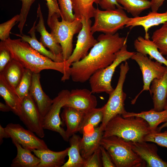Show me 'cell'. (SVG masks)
I'll use <instances>...</instances> for the list:
<instances>
[{
    "mask_svg": "<svg viewBox=\"0 0 167 167\" xmlns=\"http://www.w3.org/2000/svg\"><path fill=\"white\" fill-rule=\"evenodd\" d=\"M59 18L57 14H54L47 23L52 35L62 47L63 58L65 61L73 52L74 36L80 31L82 24L81 19L76 18L71 22L62 19L60 21Z\"/></svg>",
    "mask_w": 167,
    "mask_h": 167,
    "instance_id": "obj_5",
    "label": "cell"
},
{
    "mask_svg": "<svg viewBox=\"0 0 167 167\" xmlns=\"http://www.w3.org/2000/svg\"><path fill=\"white\" fill-rule=\"evenodd\" d=\"M10 137L6 131L5 127L3 128L0 125V144H1L3 142V139L8 138Z\"/></svg>",
    "mask_w": 167,
    "mask_h": 167,
    "instance_id": "obj_45",
    "label": "cell"
},
{
    "mask_svg": "<svg viewBox=\"0 0 167 167\" xmlns=\"http://www.w3.org/2000/svg\"><path fill=\"white\" fill-rule=\"evenodd\" d=\"M165 0H151V8L153 11H157Z\"/></svg>",
    "mask_w": 167,
    "mask_h": 167,
    "instance_id": "obj_44",
    "label": "cell"
},
{
    "mask_svg": "<svg viewBox=\"0 0 167 167\" xmlns=\"http://www.w3.org/2000/svg\"><path fill=\"white\" fill-rule=\"evenodd\" d=\"M150 93L152 96L153 109L156 111L164 110L167 99V67L163 75L160 78H155L151 82Z\"/></svg>",
    "mask_w": 167,
    "mask_h": 167,
    "instance_id": "obj_19",
    "label": "cell"
},
{
    "mask_svg": "<svg viewBox=\"0 0 167 167\" xmlns=\"http://www.w3.org/2000/svg\"><path fill=\"white\" fill-rule=\"evenodd\" d=\"M144 140L152 142L160 146L167 148V131L161 132L156 131H151L145 136Z\"/></svg>",
    "mask_w": 167,
    "mask_h": 167,
    "instance_id": "obj_36",
    "label": "cell"
},
{
    "mask_svg": "<svg viewBox=\"0 0 167 167\" xmlns=\"http://www.w3.org/2000/svg\"><path fill=\"white\" fill-rule=\"evenodd\" d=\"M17 150L16 156L13 159L11 167H38L40 159L32 151L23 148L16 142L12 141Z\"/></svg>",
    "mask_w": 167,
    "mask_h": 167,
    "instance_id": "obj_27",
    "label": "cell"
},
{
    "mask_svg": "<svg viewBox=\"0 0 167 167\" xmlns=\"http://www.w3.org/2000/svg\"><path fill=\"white\" fill-rule=\"evenodd\" d=\"M103 107L95 108L85 113L81 130L79 132L88 131L98 126L102 122L104 116Z\"/></svg>",
    "mask_w": 167,
    "mask_h": 167,
    "instance_id": "obj_31",
    "label": "cell"
},
{
    "mask_svg": "<svg viewBox=\"0 0 167 167\" xmlns=\"http://www.w3.org/2000/svg\"><path fill=\"white\" fill-rule=\"evenodd\" d=\"M0 110L4 112H9L11 111L10 107L6 104H4L2 102H0Z\"/></svg>",
    "mask_w": 167,
    "mask_h": 167,
    "instance_id": "obj_46",
    "label": "cell"
},
{
    "mask_svg": "<svg viewBox=\"0 0 167 167\" xmlns=\"http://www.w3.org/2000/svg\"><path fill=\"white\" fill-rule=\"evenodd\" d=\"M40 73H33L29 94L43 118L50 109L53 100L43 91L40 81Z\"/></svg>",
    "mask_w": 167,
    "mask_h": 167,
    "instance_id": "obj_16",
    "label": "cell"
},
{
    "mask_svg": "<svg viewBox=\"0 0 167 167\" xmlns=\"http://www.w3.org/2000/svg\"><path fill=\"white\" fill-rule=\"evenodd\" d=\"M48 7V13L47 21H49L52 16L54 14H57L59 18L61 12L57 0H45Z\"/></svg>",
    "mask_w": 167,
    "mask_h": 167,
    "instance_id": "obj_41",
    "label": "cell"
},
{
    "mask_svg": "<svg viewBox=\"0 0 167 167\" xmlns=\"http://www.w3.org/2000/svg\"><path fill=\"white\" fill-rule=\"evenodd\" d=\"M151 132L148 122L138 117H123L119 114L107 123L103 137L115 135L127 141H144L145 136Z\"/></svg>",
    "mask_w": 167,
    "mask_h": 167,
    "instance_id": "obj_3",
    "label": "cell"
},
{
    "mask_svg": "<svg viewBox=\"0 0 167 167\" xmlns=\"http://www.w3.org/2000/svg\"><path fill=\"white\" fill-rule=\"evenodd\" d=\"M25 69L21 63L12 58L0 73L8 84L15 89L23 77Z\"/></svg>",
    "mask_w": 167,
    "mask_h": 167,
    "instance_id": "obj_29",
    "label": "cell"
},
{
    "mask_svg": "<svg viewBox=\"0 0 167 167\" xmlns=\"http://www.w3.org/2000/svg\"><path fill=\"white\" fill-rule=\"evenodd\" d=\"M70 91L66 89L60 91L53 99L49 110L43 118V126L47 129L58 133L66 141H69L66 131L62 127V123L60 117L61 109L65 105Z\"/></svg>",
    "mask_w": 167,
    "mask_h": 167,
    "instance_id": "obj_10",
    "label": "cell"
},
{
    "mask_svg": "<svg viewBox=\"0 0 167 167\" xmlns=\"http://www.w3.org/2000/svg\"><path fill=\"white\" fill-rule=\"evenodd\" d=\"M12 59L9 51L6 48L0 46V73L2 71Z\"/></svg>",
    "mask_w": 167,
    "mask_h": 167,
    "instance_id": "obj_40",
    "label": "cell"
},
{
    "mask_svg": "<svg viewBox=\"0 0 167 167\" xmlns=\"http://www.w3.org/2000/svg\"><path fill=\"white\" fill-rule=\"evenodd\" d=\"M166 22L167 11L163 13L152 11L145 16L130 18L125 27L133 28L137 26H142L145 31L144 38L149 39V36L148 32L150 28L163 24Z\"/></svg>",
    "mask_w": 167,
    "mask_h": 167,
    "instance_id": "obj_17",
    "label": "cell"
},
{
    "mask_svg": "<svg viewBox=\"0 0 167 167\" xmlns=\"http://www.w3.org/2000/svg\"><path fill=\"white\" fill-rule=\"evenodd\" d=\"M22 2V7L19 14V19L18 28L20 34H23V31L27 17L31 6L35 0H21Z\"/></svg>",
    "mask_w": 167,
    "mask_h": 167,
    "instance_id": "obj_38",
    "label": "cell"
},
{
    "mask_svg": "<svg viewBox=\"0 0 167 167\" xmlns=\"http://www.w3.org/2000/svg\"><path fill=\"white\" fill-rule=\"evenodd\" d=\"M81 138L75 134L69 139L70 147L68 156V159L62 167H83L85 160L80 153V141Z\"/></svg>",
    "mask_w": 167,
    "mask_h": 167,
    "instance_id": "obj_28",
    "label": "cell"
},
{
    "mask_svg": "<svg viewBox=\"0 0 167 167\" xmlns=\"http://www.w3.org/2000/svg\"><path fill=\"white\" fill-rule=\"evenodd\" d=\"M69 148L59 152L54 151L49 148L33 149L32 151L40 160L38 167H62L65 163V158L68 156Z\"/></svg>",
    "mask_w": 167,
    "mask_h": 167,
    "instance_id": "obj_20",
    "label": "cell"
},
{
    "mask_svg": "<svg viewBox=\"0 0 167 167\" xmlns=\"http://www.w3.org/2000/svg\"><path fill=\"white\" fill-rule=\"evenodd\" d=\"M33 72L29 69L25 68L23 77L15 88L17 95L22 101L29 93Z\"/></svg>",
    "mask_w": 167,
    "mask_h": 167,
    "instance_id": "obj_34",
    "label": "cell"
},
{
    "mask_svg": "<svg viewBox=\"0 0 167 167\" xmlns=\"http://www.w3.org/2000/svg\"><path fill=\"white\" fill-rule=\"evenodd\" d=\"M19 14H17L10 20L0 24V39L1 41H5L10 37L11 30L19 22Z\"/></svg>",
    "mask_w": 167,
    "mask_h": 167,
    "instance_id": "obj_37",
    "label": "cell"
},
{
    "mask_svg": "<svg viewBox=\"0 0 167 167\" xmlns=\"http://www.w3.org/2000/svg\"><path fill=\"white\" fill-rule=\"evenodd\" d=\"M81 19L82 27L77 36L75 49L69 58L65 61V73L61 78L62 81L69 79L68 71L71 64L84 58L88 54L89 49L98 42L93 36V33L91 30L92 21L91 19L82 18Z\"/></svg>",
    "mask_w": 167,
    "mask_h": 167,
    "instance_id": "obj_9",
    "label": "cell"
},
{
    "mask_svg": "<svg viewBox=\"0 0 167 167\" xmlns=\"http://www.w3.org/2000/svg\"><path fill=\"white\" fill-rule=\"evenodd\" d=\"M101 145L109 154L116 167H144L146 162L132 149L130 141L112 135L102 137Z\"/></svg>",
    "mask_w": 167,
    "mask_h": 167,
    "instance_id": "obj_4",
    "label": "cell"
},
{
    "mask_svg": "<svg viewBox=\"0 0 167 167\" xmlns=\"http://www.w3.org/2000/svg\"><path fill=\"white\" fill-rule=\"evenodd\" d=\"M103 167L100 147L85 160L83 167Z\"/></svg>",
    "mask_w": 167,
    "mask_h": 167,
    "instance_id": "obj_39",
    "label": "cell"
},
{
    "mask_svg": "<svg viewBox=\"0 0 167 167\" xmlns=\"http://www.w3.org/2000/svg\"><path fill=\"white\" fill-rule=\"evenodd\" d=\"M62 19L69 21H74L76 18L73 13L71 0H57Z\"/></svg>",
    "mask_w": 167,
    "mask_h": 167,
    "instance_id": "obj_35",
    "label": "cell"
},
{
    "mask_svg": "<svg viewBox=\"0 0 167 167\" xmlns=\"http://www.w3.org/2000/svg\"><path fill=\"white\" fill-rule=\"evenodd\" d=\"M125 44L116 54V57L113 62L107 67L100 69L95 72L89 80L92 93L105 92L109 94L114 89L111 84V79L118 66L129 58L135 54L127 49Z\"/></svg>",
    "mask_w": 167,
    "mask_h": 167,
    "instance_id": "obj_6",
    "label": "cell"
},
{
    "mask_svg": "<svg viewBox=\"0 0 167 167\" xmlns=\"http://www.w3.org/2000/svg\"><path fill=\"white\" fill-rule=\"evenodd\" d=\"M164 109L167 110V99L166 100L165 103V104L164 107ZM167 127V122H165L161 126L158 127L156 130L158 131H161V130L163 128Z\"/></svg>",
    "mask_w": 167,
    "mask_h": 167,
    "instance_id": "obj_47",
    "label": "cell"
},
{
    "mask_svg": "<svg viewBox=\"0 0 167 167\" xmlns=\"http://www.w3.org/2000/svg\"><path fill=\"white\" fill-rule=\"evenodd\" d=\"M134 46L137 52L145 55H148L151 59H154L167 67V60L160 52L155 43L149 38L139 36L134 41Z\"/></svg>",
    "mask_w": 167,
    "mask_h": 167,
    "instance_id": "obj_24",
    "label": "cell"
},
{
    "mask_svg": "<svg viewBox=\"0 0 167 167\" xmlns=\"http://www.w3.org/2000/svg\"><path fill=\"white\" fill-rule=\"evenodd\" d=\"M100 148L101 150L103 167H116L112 161L109 154L107 151L101 145L100 146Z\"/></svg>",
    "mask_w": 167,
    "mask_h": 167,
    "instance_id": "obj_42",
    "label": "cell"
},
{
    "mask_svg": "<svg viewBox=\"0 0 167 167\" xmlns=\"http://www.w3.org/2000/svg\"><path fill=\"white\" fill-rule=\"evenodd\" d=\"M98 4L102 9L105 10H114L117 8L123 9L117 0H100Z\"/></svg>",
    "mask_w": 167,
    "mask_h": 167,
    "instance_id": "obj_43",
    "label": "cell"
},
{
    "mask_svg": "<svg viewBox=\"0 0 167 167\" xmlns=\"http://www.w3.org/2000/svg\"><path fill=\"white\" fill-rule=\"evenodd\" d=\"M97 40L98 42L86 56L71 64L68 75L73 81L85 82L96 71L111 64L116 58L117 52L127 42V38L120 36L117 32L113 35L102 34Z\"/></svg>",
    "mask_w": 167,
    "mask_h": 167,
    "instance_id": "obj_1",
    "label": "cell"
},
{
    "mask_svg": "<svg viewBox=\"0 0 167 167\" xmlns=\"http://www.w3.org/2000/svg\"><path fill=\"white\" fill-rule=\"evenodd\" d=\"M19 117L28 130L41 138L44 137L43 118L29 94L22 101L21 113Z\"/></svg>",
    "mask_w": 167,
    "mask_h": 167,
    "instance_id": "obj_12",
    "label": "cell"
},
{
    "mask_svg": "<svg viewBox=\"0 0 167 167\" xmlns=\"http://www.w3.org/2000/svg\"><path fill=\"white\" fill-rule=\"evenodd\" d=\"M93 17L94 22L91 27L92 32L110 35L122 29L130 18L122 9L102 11L98 7L94 8Z\"/></svg>",
    "mask_w": 167,
    "mask_h": 167,
    "instance_id": "obj_8",
    "label": "cell"
},
{
    "mask_svg": "<svg viewBox=\"0 0 167 167\" xmlns=\"http://www.w3.org/2000/svg\"><path fill=\"white\" fill-rule=\"evenodd\" d=\"M131 58L135 61L139 65L143 75V86L142 90L132 101L134 104L138 96L144 91H150V87L152 80L155 78H160L164 74L166 66H162V64L157 61H154L148 57L137 52Z\"/></svg>",
    "mask_w": 167,
    "mask_h": 167,
    "instance_id": "obj_11",
    "label": "cell"
},
{
    "mask_svg": "<svg viewBox=\"0 0 167 167\" xmlns=\"http://www.w3.org/2000/svg\"><path fill=\"white\" fill-rule=\"evenodd\" d=\"M92 94L91 90L86 88L72 89L63 108L72 107L86 113L97 105L96 98Z\"/></svg>",
    "mask_w": 167,
    "mask_h": 167,
    "instance_id": "obj_14",
    "label": "cell"
},
{
    "mask_svg": "<svg viewBox=\"0 0 167 167\" xmlns=\"http://www.w3.org/2000/svg\"><path fill=\"white\" fill-rule=\"evenodd\" d=\"M0 95L11 111L19 116L20 114L22 101L15 90L6 81L3 75L0 73Z\"/></svg>",
    "mask_w": 167,
    "mask_h": 167,
    "instance_id": "obj_23",
    "label": "cell"
},
{
    "mask_svg": "<svg viewBox=\"0 0 167 167\" xmlns=\"http://www.w3.org/2000/svg\"><path fill=\"white\" fill-rule=\"evenodd\" d=\"M123 9L134 17L139 16L144 11L151 8V1L148 0H117Z\"/></svg>",
    "mask_w": 167,
    "mask_h": 167,
    "instance_id": "obj_32",
    "label": "cell"
},
{
    "mask_svg": "<svg viewBox=\"0 0 167 167\" xmlns=\"http://www.w3.org/2000/svg\"><path fill=\"white\" fill-rule=\"evenodd\" d=\"M36 21L37 19L34 21L32 27L28 32L30 36L23 33L14 34L19 37L22 41L27 42L32 48L43 55L55 62H65L62 57L54 55L50 50H47L40 42L37 40L35 33Z\"/></svg>",
    "mask_w": 167,
    "mask_h": 167,
    "instance_id": "obj_25",
    "label": "cell"
},
{
    "mask_svg": "<svg viewBox=\"0 0 167 167\" xmlns=\"http://www.w3.org/2000/svg\"><path fill=\"white\" fill-rule=\"evenodd\" d=\"M61 116L66 126V131L67 138H70L81 128L85 113L70 107L63 108Z\"/></svg>",
    "mask_w": 167,
    "mask_h": 167,
    "instance_id": "obj_22",
    "label": "cell"
},
{
    "mask_svg": "<svg viewBox=\"0 0 167 167\" xmlns=\"http://www.w3.org/2000/svg\"><path fill=\"white\" fill-rule=\"evenodd\" d=\"M103 132L100 126H98L90 131L83 132L80 149L81 155L84 159H87L100 147Z\"/></svg>",
    "mask_w": 167,
    "mask_h": 167,
    "instance_id": "obj_18",
    "label": "cell"
},
{
    "mask_svg": "<svg viewBox=\"0 0 167 167\" xmlns=\"http://www.w3.org/2000/svg\"><path fill=\"white\" fill-rule=\"evenodd\" d=\"M152 39L161 54L167 55V22L153 32Z\"/></svg>",
    "mask_w": 167,
    "mask_h": 167,
    "instance_id": "obj_33",
    "label": "cell"
},
{
    "mask_svg": "<svg viewBox=\"0 0 167 167\" xmlns=\"http://www.w3.org/2000/svg\"><path fill=\"white\" fill-rule=\"evenodd\" d=\"M38 22L35 26L36 31L40 35V42L45 47L47 48L54 55L62 57V50L60 44L55 40L51 33H49L45 28L44 19L40 4H38L37 10Z\"/></svg>",
    "mask_w": 167,
    "mask_h": 167,
    "instance_id": "obj_21",
    "label": "cell"
},
{
    "mask_svg": "<svg viewBox=\"0 0 167 167\" xmlns=\"http://www.w3.org/2000/svg\"><path fill=\"white\" fill-rule=\"evenodd\" d=\"M0 46L9 51L13 59L33 73H40L43 70L49 69L58 71L63 75L65 74V62L53 61L41 54L20 38L12 39L9 37L5 41H1Z\"/></svg>",
    "mask_w": 167,
    "mask_h": 167,
    "instance_id": "obj_2",
    "label": "cell"
},
{
    "mask_svg": "<svg viewBox=\"0 0 167 167\" xmlns=\"http://www.w3.org/2000/svg\"><path fill=\"white\" fill-rule=\"evenodd\" d=\"M166 59L167 60V55L166 56Z\"/></svg>",
    "mask_w": 167,
    "mask_h": 167,
    "instance_id": "obj_48",
    "label": "cell"
},
{
    "mask_svg": "<svg viewBox=\"0 0 167 167\" xmlns=\"http://www.w3.org/2000/svg\"><path fill=\"white\" fill-rule=\"evenodd\" d=\"M5 128L12 141L16 142L25 148L31 151L33 149L48 148L43 139L19 124L9 123Z\"/></svg>",
    "mask_w": 167,
    "mask_h": 167,
    "instance_id": "obj_13",
    "label": "cell"
},
{
    "mask_svg": "<svg viewBox=\"0 0 167 167\" xmlns=\"http://www.w3.org/2000/svg\"><path fill=\"white\" fill-rule=\"evenodd\" d=\"M133 151L146 163L148 167H167V162L157 154L158 148L154 143L146 141H130Z\"/></svg>",
    "mask_w": 167,
    "mask_h": 167,
    "instance_id": "obj_15",
    "label": "cell"
},
{
    "mask_svg": "<svg viewBox=\"0 0 167 167\" xmlns=\"http://www.w3.org/2000/svg\"><path fill=\"white\" fill-rule=\"evenodd\" d=\"M120 68L119 76L116 87L109 94V99L103 106L104 116L100 126L103 131L107 123L112 118L118 114L122 115L127 112L124 107L126 95L123 90L126 75L130 69L126 61L121 63Z\"/></svg>",
    "mask_w": 167,
    "mask_h": 167,
    "instance_id": "obj_7",
    "label": "cell"
},
{
    "mask_svg": "<svg viewBox=\"0 0 167 167\" xmlns=\"http://www.w3.org/2000/svg\"><path fill=\"white\" fill-rule=\"evenodd\" d=\"M122 116L124 118L138 117L142 118L148 122L151 131H156L158 126L161 123L167 122V110L165 109L158 111L152 109L139 113L127 112Z\"/></svg>",
    "mask_w": 167,
    "mask_h": 167,
    "instance_id": "obj_26",
    "label": "cell"
},
{
    "mask_svg": "<svg viewBox=\"0 0 167 167\" xmlns=\"http://www.w3.org/2000/svg\"><path fill=\"white\" fill-rule=\"evenodd\" d=\"M75 18L86 19L93 17L94 3L98 4L100 0H71Z\"/></svg>",
    "mask_w": 167,
    "mask_h": 167,
    "instance_id": "obj_30",
    "label": "cell"
}]
</instances>
